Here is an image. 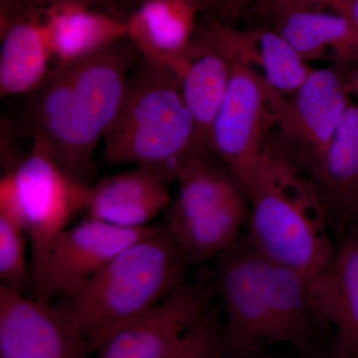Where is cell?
<instances>
[{
	"label": "cell",
	"instance_id": "1",
	"mask_svg": "<svg viewBox=\"0 0 358 358\" xmlns=\"http://www.w3.org/2000/svg\"><path fill=\"white\" fill-rule=\"evenodd\" d=\"M141 57L128 36L73 64L53 67L26 95L18 136L43 148L65 173L91 185L95 155L121 108L129 74Z\"/></svg>",
	"mask_w": 358,
	"mask_h": 358
},
{
	"label": "cell",
	"instance_id": "2",
	"mask_svg": "<svg viewBox=\"0 0 358 358\" xmlns=\"http://www.w3.org/2000/svg\"><path fill=\"white\" fill-rule=\"evenodd\" d=\"M215 287L223 301L224 355L263 352L271 345L315 346V324L310 279L261 254L248 237L217 257Z\"/></svg>",
	"mask_w": 358,
	"mask_h": 358
},
{
	"label": "cell",
	"instance_id": "3",
	"mask_svg": "<svg viewBox=\"0 0 358 358\" xmlns=\"http://www.w3.org/2000/svg\"><path fill=\"white\" fill-rule=\"evenodd\" d=\"M188 266L166 224L150 225L60 307L96 352L117 329L185 284Z\"/></svg>",
	"mask_w": 358,
	"mask_h": 358
},
{
	"label": "cell",
	"instance_id": "4",
	"mask_svg": "<svg viewBox=\"0 0 358 358\" xmlns=\"http://www.w3.org/2000/svg\"><path fill=\"white\" fill-rule=\"evenodd\" d=\"M248 239L261 254L313 279L331 262L336 247L329 214L313 181L268 141L247 193Z\"/></svg>",
	"mask_w": 358,
	"mask_h": 358
},
{
	"label": "cell",
	"instance_id": "5",
	"mask_svg": "<svg viewBox=\"0 0 358 358\" xmlns=\"http://www.w3.org/2000/svg\"><path fill=\"white\" fill-rule=\"evenodd\" d=\"M103 141V162L150 167L171 182L193 152L207 150L200 143L180 80L141 55Z\"/></svg>",
	"mask_w": 358,
	"mask_h": 358
},
{
	"label": "cell",
	"instance_id": "6",
	"mask_svg": "<svg viewBox=\"0 0 358 358\" xmlns=\"http://www.w3.org/2000/svg\"><path fill=\"white\" fill-rule=\"evenodd\" d=\"M90 185L65 173L32 143L0 178V214L24 228L31 251L34 298H41L52 247L77 214L86 210Z\"/></svg>",
	"mask_w": 358,
	"mask_h": 358
},
{
	"label": "cell",
	"instance_id": "7",
	"mask_svg": "<svg viewBox=\"0 0 358 358\" xmlns=\"http://www.w3.org/2000/svg\"><path fill=\"white\" fill-rule=\"evenodd\" d=\"M350 103L346 81L331 68L313 69L291 95L273 89L270 109L275 145L313 178Z\"/></svg>",
	"mask_w": 358,
	"mask_h": 358
},
{
	"label": "cell",
	"instance_id": "8",
	"mask_svg": "<svg viewBox=\"0 0 358 358\" xmlns=\"http://www.w3.org/2000/svg\"><path fill=\"white\" fill-rule=\"evenodd\" d=\"M226 58L231 65L230 82L212 129L210 148L247 196L270 141L273 88L248 66Z\"/></svg>",
	"mask_w": 358,
	"mask_h": 358
},
{
	"label": "cell",
	"instance_id": "9",
	"mask_svg": "<svg viewBox=\"0 0 358 358\" xmlns=\"http://www.w3.org/2000/svg\"><path fill=\"white\" fill-rule=\"evenodd\" d=\"M91 353L60 305L0 286V358H89Z\"/></svg>",
	"mask_w": 358,
	"mask_h": 358
},
{
	"label": "cell",
	"instance_id": "10",
	"mask_svg": "<svg viewBox=\"0 0 358 358\" xmlns=\"http://www.w3.org/2000/svg\"><path fill=\"white\" fill-rule=\"evenodd\" d=\"M148 227L128 229L85 216L61 233L52 247L40 300L67 301L79 293L122 249Z\"/></svg>",
	"mask_w": 358,
	"mask_h": 358
},
{
	"label": "cell",
	"instance_id": "11",
	"mask_svg": "<svg viewBox=\"0 0 358 358\" xmlns=\"http://www.w3.org/2000/svg\"><path fill=\"white\" fill-rule=\"evenodd\" d=\"M209 289L203 284L181 285L159 305L110 334L96 358H164L208 312Z\"/></svg>",
	"mask_w": 358,
	"mask_h": 358
},
{
	"label": "cell",
	"instance_id": "12",
	"mask_svg": "<svg viewBox=\"0 0 358 358\" xmlns=\"http://www.w3.org/2000/svg\"><path fill=\"white\" fill-rule=\"evenodd\" d=\"M50 38L54 67L90 57L127 36V18L102 0H33Z\"/></svg>",
	"mask_w": 358,
	"mask_h": 358
},
{
	"label": "cell",
	"instance_id": "13",
	"mask_svg": "<svg viewBox=\"0 0 358 358\" xmlns=\"http://www.w3.org/2000/svg\"><path fill=\"white\" fill-rule=\"evenodd\" d=\"M195 36L226 57L248 66L268 86L284 95H291L300 88L313 70L274 28L240 30L210 20L197 25Z\"/></svg>",
	"mask_w": 358,
	"mask_h": 358
},
{
	"label": "cell",
	"instance_id": "14",
	"mask_svg": "<svg viewBox=\"0 0 358 358\" xmlns=\"http://www.w3.org/2000/svg\"><path fill=\"white\" fill-rule=\"evenodd\" d=\"M192 0H143L127 18V36L143 57L182 79L195 53L197 13Z\"/></svg>",
	"mask_w": 358,
	"mask_h": 358
},
{
	"label": "cell",
	"instance_id": "15",
	"mask_svg": "<svg viewBox=\"0 0 358 358\" xmlns=\"http://www.w3.org/2000/svg\"><path fill=\"white\" fill-rule=\"evenodd\" d=\"M169 180L157 169L136 166L90 185L85 216L128 229H140L171 206Z\"/></svg>",
	"mask_w": 358,
	"mask_h": 358
},
{
	"label": "cell",
	"instance_id": "16",
	"mask_svg": "<svg viewBox=\"0 0 358 358\" xmlns=\"http://www.w3.org/2000/svg\"><path fill=\"white\" fill-rule=\"evenodd\" d=\"M308 294L320 324L336 329L334 348L358 358V232L336 247L329 265L310 280Z\"/></svg>",
	"mask_w": 358,
	"mask_h": 358
},
{
	"label": "cell",
	"instance_id": "17",
	"mask_svg": "<svg viewBox=\"0 0 358 358\" xmlns=\"http://www.w3.org/2000/svg\"><path fill=\"white\" fill-rule=\"evenodd\" d=\"M0 41V96L28 95L54 67L48 30L38 11L30 6Z\"/></svg>",
	"mask_w": 358,
	"mask_h": 358
},
{
	"label": "cell",
	"instance_id": "18",
	"mask_svg": "<svg viewBox=\"0 0 358 358\" xmlns=\"http://www.w3.org/2000/svg\"><path fill=\"white\" fill-rule=\"evenodd\" d=\"M301 58L352 61L358 59V32L350 20L333 10L292 8L265 14Z\"/></svg>",
	"mask_w": 358,
	"mask_h": 358
},
{
	"label": "cell",
	"instance_id": "19",
	"mask_svg": "<svg viewBox=\"0 0 358 358\" xmlns=\"http://www.w3.org/2000/svg\"><path fill=\"white\" fill-rule=\"evenodd\" d=\"M329 216L341 223L358 216V105L350 103L313 176Z\"/></svg>",
	"mask_w": 358,
	"mask_h": 358
},
{
	"label": "cell",
	"instance_id": "20",
	"mask_svg": "<svg viewBox=\"0 0 358 358\" xmlns=\"http://www.w3.org/2000/svg\"><path fill=\"white\" fill-rule=\"evenodd\" d=\"M213 155L211 150H196L179 169L178 196L169 206L167 226L200 217L245 193L229 171L222 162H216Z\"/></svg>",
	"mask_w": 358,
	"mask_h": 358
},
{
	"label": "cell",
	"instance_id": "21",
	"mask_svg": "<svg viewBox=\"0 0 358 358\" xmlns=\"http://www.w3.org/2000/svg\"><path fill=\"white\" fill-rule=\"evenodd\" d=\"M196 56L181 79V92L196 126L200 143L210 150L214 122L221 109L230 82L229 60L194 36Z\"/></svg>",
	"mask_w": 358,
	"mask_h": 358
},
{
	"label": "cell",
	"instance_id": "22",
	"mask_svg": "<svg viewBox=\"0 0 358 358\" xmlns=\"http://www.w3.org/2000/svg\"><path fill=\"white\" fill-rule=\"evenodd\" d=\"M247 199L242 193L200 217L174 226L166 224L189 265L217 258L237 241L249 217Z\"/></svg>",
	"mask_w": 358,
	"mask_h": 358
},
{
	"label": "cell",
	"instance_id": "23",
	"mask_svg": "<svg viewBox=\"0 0 358 358\" xmlns=\"http://www.w3.org/2000/svg\"><path fill=\"white\" fill-rule=\"evenodd\" d=\"M29 244L23 226L0 214V281L1 287L26 294L31 289V263L27 261Z\"/></svg>",
	"mask_w": 358,
	"mask_h": 358
},
{
	"label": "cell",
	"instance_id": "24",
	"mask_svg": "<svg viewBox=\"0 0 358 358\" xmlns=\"http://www.w3.org/2000/svg\"><path fill=\"white\" fill-rule=\"evenodd\" d=\"M223 355V324L217 313L209 310L164 358H221Z\"/></svg>",
	"mask_w": 358,
	"mask_h": 358
},
{
	"label": "cell",
	"instance_id": "25",
	"mask_svg": "<svg viewBox=\"0 0 358 358\" xmlns=\"http://www.w3.org/2000/svg\"><path fill=\"white\" fill-rule=\"evenodd\" d=\"M310 7L329 9L341 14L350 20L358 32V0H301L300 3L296 4L293 8H310Z\"/></svg>",
	"mask_w": 358,
	"mask_h": 358
},
{
	"label": "cell",
	"instance_id": "26",
	"mask_svg": "<svg viewBox=\"0 0 358 358\" xmlns=\"http://www.w3.org/2000/svg\"><path fill=\"white\" fill-rule=\"evenodd\" d=\"M301 0H261L258 6V10L264 15L275 11L285 10V9L293 8Z\"/></svg>",
	"mask_w": 358,
	"mask_h": 358
},
{
	"label": "cell",
	"instance_id": "27",
	"mask_svg": "<svg viewBox=\"0 0 358 358\" xmlns=\"http://www.w3.org/2000/svg\"><path fill=\"white\" fill-rule=\"evenodd\" d=\"M102 1L114 6L115 8L119 9L129 16V14L140 6L143 0H102Z\"/></svg>",
	"mask_w": 358,
	"mask_h": 358
},
{
	"label": "cell",
	"instance_id": "28",
	"mask_svg": "<svg viewBox=\"0 0 358 358\" xmlns=\"http://www.w3.org/2000/svg\"><path fill=\"white\" fill-rule=\"evenodd\" d=\"M192 1L195 2L202 11L214 9L225 13L229 0H192Z\"/></svg>",
	"mask_w": 358,
	"mask_h": 358
},
{
	"label": "cell",
	"instance_id": "29",
	"mask_svg": "<svg viewBox=\"0 0 358 358\" xmlns=\"http://www.w3.org/2000/svg\"><path fill=\"white\" fill-rule=\"evenodd\" d=\"M305 352H308V357L306 358H348L338 352L334 346L331 350H327V348L315 350V346H313V348L305 350Z\"/></svg>",
	"mask_w": 358,
	"mask_h": 358
},
{
	"label": "cell",
	"instance_id": "30",
	"mask_svg": "<svg viewBox=\"0 0 358 358\" xmlns=\"http://www.w3.org/2000/svg\"><path fill=\"white\" fill-rule=\"evenodd\" d=\"M245 1L246 0H229L225 13L228 15L236 16Z\"/></svg>",
	"mask_w": 358,
	"mask_h": 358
},
{
	"label": "cell",
	"instance_id": "31",
	"mask_svg": "<svg viewBox=\"0 0 358 358\" xmlns=\"http://www.w3.org/2000/svg\"><path fill=\"white\" fill-rule=\"evenodd\" d=\"M346 89H348V94H353L358 98V69L353 73L350 79L346 81Z\"/></svg>",
	"mask_w": 358,
	"mask_h": 358
},
{
	"label": "cell",
	"instance_id": "32",
	"mask_svg": "<svg viewBox=\"0 0 358 358\" xmlns=\"http://www.w3.org/2000/svg\"><path fill=\"white\" fill-rule=\"evenodd\" d=\"M221 358H270L268 357V355H266L265 353L263 352H259V353H254V355H242V357H230V355H223V357Z\"/></svg>",
	"mask_w": 358,
	"mask_h": 358
}]
</instances>
